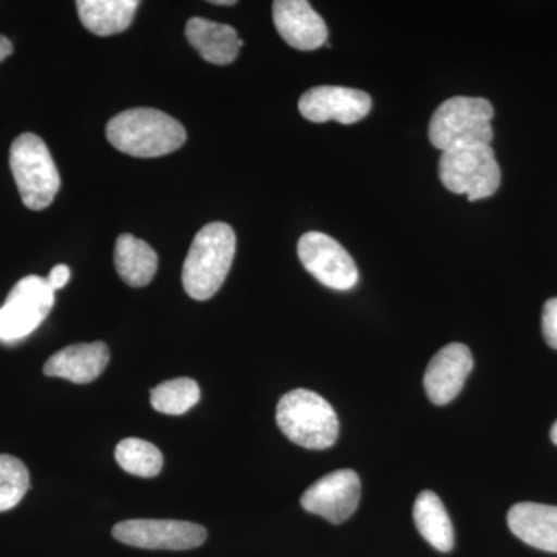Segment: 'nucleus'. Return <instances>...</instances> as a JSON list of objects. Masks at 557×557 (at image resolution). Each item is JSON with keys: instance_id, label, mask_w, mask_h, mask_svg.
<instances>
[{"instance_id": "4", "label": "nucleus", "mask_w": 557, "mask_h": 557, "mask_svg": "<svg viewBox=\"0 0 557 557\" xmlns=\"http://www.w3.org/2000/svg\"><path fill=\"white\" fill-rule=\"evenodd\" d=\"M493 104L485 98L454 97L443 102L429 123V139L443 152L467 146H490Z\"/></svg>"}, {"instance_id": "23", "label": "nucleus", "mask_w": 557, "mask_h": 557, "mask_svg": "<svg viewBox=\"0 0 557 557\" xmlns=\"http://www.w3.org/2000/svg\"><path fill=\"white\" fill-rule=\"evenodd\" d=\"M542 333L552 348L557 350V298L547 300L542 313Z\"/></svg>"}, {"instance_id": "15", "label": "nucleus", "mask_w": 557, "mask_h": 557, "mask_svg": "<svg viewBox=\"0 0 557 557\" xmlns=\"http://www.w3.org/2000/svg\"><path fill=\"white\" fill-rule=\"evenodd\" d=\"M507 520L512 534L530 547L557 553V507L522 502L509 509Z\"/></svg>"}, {"instance_id": "26", "label": "nucleus", "mask_w": 557, "mask_h": 557, "mask_svg": "<svg viewBox=\"0 0 557 557\" xmlns=\"http://www.w3.org/2000/svg\"><path fill=\"white\" fill-rule=\"evenodd\" d=\"M214 5H236V0H212Z\"/></svg>"}, {"instance_id": "5", "label": "nucleus", "mask_w": 557, "mask_h": 557, "mask_svg": "<svg viewBox=\"0 0 557 557\" xmlns=\"http://www.w3.org/2000/svg\"><path fill=\"white\" fill-rule=\"evenodd\" d=\"M10 166L25 207L42 211L53 203L61 188L60 172L44 139L22 134L10 149Z\"/></svg>"}, {"instance_id": "13", "label": "nucleus", "mask_w": 557, "mask_h": 557, "mask_svg": "<svg viewBox=\"0 0 557 557\" xmlns=\"http://www.w3.org/2000/svg\"><path fill=\"white\" fill-rule=\"evenodd\" d=\"M273 21L281 38L293 49L310 51L327 44V25L306 0H276Z\"/></svg>"}, {"instance_id": "9", "label": "nucleus", "mask_w": 557, "mask_h": 557, "mask_svg": "<svg viewBox=\"0 0 557 557\" xmlns=\"http://www.w3.org/2000/svg\"><path fill=\"white\" fill-rule=\"evenodd\" d=\"M113 537L121 544L145 549H193L207 541L203 527L185 520L134 519L116 523Z\"/></svg>"}, {"instance_id": "12", "label": "nucleus", "mask_w": 557, "mask_h": 557, "mask_svg": "<svg viewBox=\"0 0 557 557\" xmlns=\"http://www.w3.org/2000/svg\"><path fill=\"white\" fill-rule=\"evenodd\" d=\"M474 368L471 350L465 344L443 347L429 362L424 373V388L434 405L445 406L460 394L469 373Z\"/></svg>"}, {"instance_id": "24", "label": "nucleus", "mask_w": 557, "mask_h": 557, "mask_svg": "<svg viewBox=\"0 0 557 557\" xmlns=\"http://www.w3.org/2000/svg\"><path fill=\"white\" fill-rule=\"evenodd\" d=\"M70 269L67 265H57L53 270L50 271L49 277H47V282L54 292L58 289L64 288L70 281Z\"/></svg>"}, {"instance_id": "16", "label": "nucleus", "mask_w": 557, "mask_h": 557, "mask_svg": "<svg viewBox=\"0 0 557 557\" xmlns=\"http://www.w3.org/2000/svg\"><path fill=\"white\" fill-rule=\"evenodd\" d=\"M185 35L201 58L215 65L233 64L244 47V40L233 27L203 20V17L189 20Z\"/></svg>"}, {"instance_id": "27", "label": "nucleus", "mask_w": 557, "mask_h": 557, "mask_svg": "<svg viewBox=\"0 0 557 557\" xmlns=\"http://www.w3.org/2000/svg\"><path fill=\"white\" fill-rule=\"evenodd\" d=\"M549 437H552V442L557 446V421L553 424L552 432H549Z\"/></svg>"}, {"instance_id": "14", "label": "nucleus", "mask_w": 557, "mask_h": 557, "mask_svg": "<svg viewBox=\"0 0 557 557\" xmlns=\"http://www.w3.org/2000/svg\"><path fill=\"white\" fill-rule=\"evenodd\" d=\"M110 361L109 347L101 341L73 344L57 351L44 366V373L76 384L91 383L104 372Z\"/></svg>"}, {"instance_id": "7", "label": "nucleus", "mask_w": 557, "mask_h": 557, "mask_svg": "<svg viewBox=\"0 0 557 557\" xmlns=\"http://www.w3.org/2000/svg\"><path fill=\"white\" fill-rule=\"evenodd\" d=\"M54 304V289L47 278H21L0 309V339L5 343L30 335L49 317Z\"/></svg>"}, {"instance_id": "25", "label": "nucleus", "mask_w": 557, "mask_h": 557, "mask_svg": "<svg viewBox=\"0 0 557 557\" xmlns=\"http://www.w3.org/2000/svg\"><path fill=\"white\" fill-rule=\"evenodd\" d=\"M13 53V44L5 36L0 35V62L5 61L7 58Z\"/></svg>"}, {"instance_id": "8", "label": "nucleus", "mask_w": 557, "mask_h": 557, "mask_svg": "<svg viewBox=\"0 0 557 557\" xmlns=\"http://www.w3.org/2000/svg\"><path fill=\"white\" fill-rule=\"evenodd\" d=\"M298 256L304 269L322 285L347 292L358 284V269L354 258L338 240L318 231L304 234L298 244Z\"/></svg>"}, {"instance_id": "21", "label": "nucleus", "mask_w": 557, "mask_h": 557, "mask_svg": "<svg viewBox=\"0 0 557 557\" xmlns=\"http://www.w3.org/2000/svg\"><path fill=\"white\" fill-rule=\"evenodd\" d=\"M200 387L190 379L164 381L150 391V405L164 416H183L199 403Z\"/></svg>"}, {"instance_id": "2", "label": "nucleus", "mask_w": 557, "mask_h": 557, "mask_svg": "<svg viewBox=\"0 0 557 557\" xmlns=\"http://www.w3.org/2000/svg\"><path fill=\"white\" fill-rule=\"evenodd\" d=\"M234 255L236 234L230 225L214 222L203 226L194 237L183 263V287L190 298L211 299L228 276Z\"/></svg>"}, {"instance_id": "10", "label": "nucleus", "mask_w": 557, "mask_h": 557, "mask_svg": "<svg viewBox=\"0 0 557 557\" xmlns=\"http://www.w3.org/2000/svg\"><path fill=\"white\" fill-rule=\"evenodd\" d=\"M361 498V480L351 469H339L314 482L300 497V505L311 515L330 523L346 522L357 511Z\"/></svg>"}, {"instance_id": "18", "label": "nucleus", "mask_w": 557, "mask_h": 557, "mask_svg": "<svg viewBox=\"0 0 557 557\" xmlns=\"http://www.w3.org/2000/svg\"><path fill=\"white\" fill-rule=\"evenodd\" d=\"M115 267L127 285L146 287L159 269V256L145 240L132 234H121L115 245Z\"/></svg>"}, {"instance_id": "20", "label": "nucleus", "mask_w": 557, "mask_h": 557, "mask_svg": "<svg viewBox=\"0 0 557 557\" xmlns=\"http://www.w3.org/2000/svg\"><path fill=\"white\" fill-rule=\"evenodd\" d=\"M115 458L121 469L137 478H157L163 468V454L146 440H123L116 446Z\"/></svg>"}, {"instance_id": "22", "label": "nucleus", "mask_w": 557, "mask_h": 557, "mask_svg": "<svg viewBox=\"0 0 557 557\" xmlns=\"http://www.w3.org/2000/svg\"><path fill=\"white\" fill-rule=\"evenodd\" d=\"M30 474L20 458L0 454V512L9 511L27 494Z\"/></svg>"}, {"instance_id": "11", "label": "nucleus", "mask_w": 557, "mask_h": 557, "mask_svg": "<svg viewBox=\"0 0 557 557\" xmlns=\"http://www.w3.org/2000/svg\"><path fill=\"white\" fill-rule=\"evenodd\" d=\"M370 109L372 98L366 91L348 87H313L299 100L300 115L313 123L338 121L341 124H354L366 119Z\"/></svg>"}, {"instance_id": "3", "label": "nucleus", "mask_w": 557, "mask_h": 557, "mask_svg": "<svg viewBox=\"0 0 557 557\" xmlns=\"http://www.w3.org/2000/svg\"><path fill=\"white\" fill-rule=\"evenodd\" d=\"M276 421L285 437L306 449H329L338 440L335 409L327 399L307 388H296L278 399Z\"/></svg>"}, {"instance_id": "1", "label": "nucleus", "mask_w": 557, "mask_h": 557, "mask_svg": "<svg viewBox=\"0 0 557 557\" xmlns=\"http://www.w3.org/2000/svg\"><path fill=\"white\" fill-rule=\"evenodd\" d=\"M106 135L120 152L138 159H156L175 152L186 143L185 127L161 110H124L110 119Z\"/></svg>"}, {"instance_id": "17", "label": "nucleus", "mask_w": 557, "mask_h": 557, "mask_svg": "<svg viewBox=\"0 0 557 557\" xmlns=\"http://www.w3.org/2000/svg\"><path fill=\"white\" fill-rule=\"evenodd\" d=\"M139 7L138 0H78L79 20L97 36L126 32Z\"/></svg>"}, {"instance_id": "19", "label": "nucleus", "mask_w": 557, "mask_h": 557, "mask_svg": "<svg viewBox=\"0 0 557 557\" xmlns=\"http://www.w3.org/2000/svg\"><path fill=\"white\" fill-rule=\"evenodd\" d=\"M418 533L442 553L454 548V527L445 505L434 491H421L413 505Z\"/></svg>"}, {"instance_id": "6", "label": "nucleus", "mask_w": 557, "mask_h": 557, "mask_svg": "<svg viewBox=\"0 0 557 557\" xmlns=\"http://www.w3.org/2000/svg\"><path fill=\"white\" fill-rule=\"evenodd\" d=\"M443 186L469 201L487 199L500 186V168L491 146H467L443 152L438 163Z\"/></svg>"}]
</instances>
